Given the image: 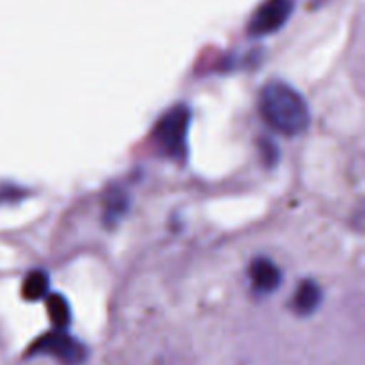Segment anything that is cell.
<instances>
[{"mask_svg": "<svg viewBox=\"0 0 365 365\" xmlns=\"http://www.w3.org/2000/svg\"><path fill=\"white\" fill-rule=\"evenodd\" d=\"M260 116L274 132L287 138L303 134L310 125V113L303 96L285 82L273 81L260 91Z\"/></svg>", "mask_w": 365, "mask_h": 365, "instance_id": "1", "label": "cell"}, {"mask_svg": "<svg viewBox=\"0 0 365 365\" xmlns=\"http://www.w3.org/2000/svg\"><path fill=\"white\" fill-rule=\"evenodd\" d=\"M189 123H191V113L184 106L173 107L157 123L155 139L166 155L177 160L184 159L187 153Z\"/></svg>", "mask_w": 365, "mask_h": 365, "instance_id": "2", "label": "cell"}, {"mask_svg": "<svg viewBox=\"0 0 365 365\" xmlns=\"http://www.w3.org/2000/svg\"><path fill=\"white\" fill-rule=\"evenodd\" d=\"M31 355H48L64 365H78L88 356V349L63 330H56L39 337L32 344Z\"/></svg>", "mask_w": 365, "mask_h": 365, "instance_id": "3", "label": "cell"}, {"mask_svg": "<svg viewBox=\"0 0 365 365\" xmlns=\"http://www.w3.org/2000/svg\"><path fill=\"white\" fill-rule=\"evenodd\" d=\"M294 9V0H264L250 20V34L259 38L284 27Z\"/></svg>", "mask_w": 365, "mask_h": 365, "instance_id": "4", "label": "cell"}, {"mask_svg": "<svg viewBox=\"0 0 365 365\" xmlns=\"http://www.w3.org/2000/svg\"><path fill=\"white\" fill-rule=\"evenodd\" d=\"M250 278H252L255 291L269 294V292L277 291L278 285H280L282 273L273 260L260 257V259L253 260L252 266H250Z\"/></svg>", "mask_w": 365, "mask_h": 365, "instance_id": "5", "label": "cell"}, {"mask_svg": "<svg viewBox=\"0 0 365 365\" xmlns=\"http://www.w3.org/2000/svg\"><path fill=\"white\" fill-rule=\"evenodd\" d=\"M321 298H323V292H321L319 285L312 280H305L296 289V294L292 298V309L299 316H309L319 307Z\"/></svg>", "mask_w": 365, "mask_h": 365, "instance_id": "6", "label": "cell"}, {"mask_svg": "<svg viewBox=\"0 0 365 365\" xmlns=\"http://www.w3.org/2000/svg\"><path fill=\"white\" fill-rule=\"evenodd\" d=\"M21 294L29 302H38L48 294V274L45 271H32L25 277L21 285Z\"/></svg>", "mask_w": 365, "mask_h": 365, "instance_id": "7", "label": "cell"}, {"mask_svg": "<svg viewBox=\"0 0 365 365\" xmlns=\"http://www.w3.org/2000/svg\"><path fill=\"white\" fill-rule=\"evenodd\" d=\"M46 310H48L50 321H52L57 330H64L70 324V305H68V302L61 294L48 296V299H46Z\"/></svg>", "mask_w": 365, "mask_h": 365, "instance_id": "8", "label": "cell"}, {"mask_svg": "<svg viewBox=\"0 0 365 365\" xmlns=\"http://www.w3.org/2000/svg\"><path fill=\"white\" fill-rule=\"evenodd\" d=\"M127 195L121 189H113L106 198V221L107 223H116L127 210Z\"/></svg>", "mask_w": 365, "mask_h": 365, "instance_id": "9", "label": "cell"}]
</instances>
